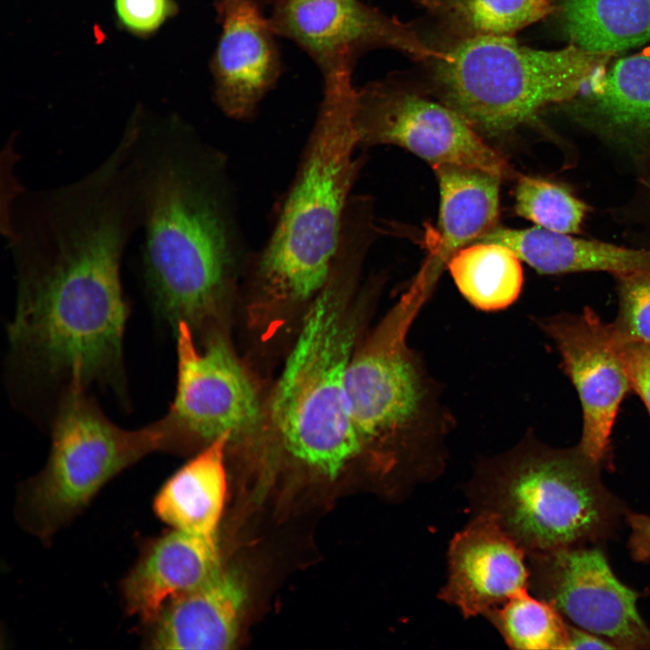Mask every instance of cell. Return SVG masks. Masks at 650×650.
Masks as SVG:
<instances>
[{
  "label": "cell",
  "instance_id": "1",
  "mask_svg": "<svg viewBox=\"0 0 650 650\" xmlns=\"http://www.w3.org/2000/svg\"><path fill=\"white\" fill-rule=\"evenodd\" d=\"M141 225L134 193L98 175L31 190L14 203L3 231L17 282L8 327L15 357L67 388L122 390L121 262Z\"/></svg>",
  "mask_w": 650,
  "mask_h": 650
},
{
  "label": "cell",
  "instance_id": "2",
  "mask_svg": "<svg viewBox=\"0 0 650 650\" xmlns=\"http://www.w3.org/2000/svg\"><path fill=\"white\" fill-rule=\"evenodd\" d=\"M128 125L143 209L142 269L154 311L200 324L253 253L238 221L224 153L177 116L138 108Z\"/></svg>",
  "mask_w": 650,
  "mask_h": 650
},
{
  "label": "cell",
  "instance_id": "3",
  "mask_svg": "<svg viewBox=\"0 0 650 650\" xmlns=\"http://www.w3.org/2000/svg\"><path fill=\"white\" fill-rule=\"evenodd\" d=\"M323 77L322 98L273 229L252 254V286L276 303L313 300L328 281L361 167L351 70Z\"/></svg>",
  "mask_w": 650,
  "mask_h": 650
},
{
  "label": "cell",
  "instance_id": "4",
  "mask_svg": "<svg viewBox=\"0 0 650 650\" xmlns=\"http://www.w3.org/2000/svg\"><path fill=\"white\" fill-rule=\"evenodd\" d=\"M363 254L342 242L327 283L312 300L286 360L272 404L287 450L304 464L336 475L364 450L348 401L347 370L356 337L348 312Z\"/></svg>",
  "mask_w": 650,
  "mask_h": 650
},
{
  "label": "cell",
  "instance_id": "5",
  "mask_svg": "<svg viewBox=\"0 0 650 650\" xmlns=\"http://www.w3.org/2000/svg\"><path fill=\"white\" fill-rule=\"evenodd\" d=\"M600 464L579 446L533 443L483 467L470 496L526 554L590 545L614 534L627 513L603 484Z\"/></svg>",
  "mask_w": 650,
  "mask_h": 650
},
{
  "label": "cell",
  "instance_id": "6",
  "mask_svg": "<svg viewBox=\"0 0 650 650\" xmlns=\"http://www.w3.org/2000/svg\"><path fill=\"white\" fill-rule=\"evenodd\" d=\"M614 54L576 45L532 49L513 37L455 39L429 60L445 104L489 135L510 131L545 107L570 102Z\"/></svg>",
  "mask_w": 650,
  "mask_h": 650
},
{
  "label": "cell",
  "instance_id": "7",
  "mask_svg": "<svg viewBox=\"0 0 650 650\" xmlns=\"http://www.w3.org/2000/svg\"><path fill=\"white\" fill-rule=\"evenodd\" d=\"M166 448L161 420L138 430L112 422L82 387H70L53 420L43 469L20 491L17 515L23 527L49 540L77 516L117 473Z\"/></svg>",
  "mask_w": 650,
  "mask_h": 650
},
{
  "label": "cell",
  "instance_id": "8",
  "mask_svg": "<svg viewBox=\"0 0 650 650\" xmlns=\"http://www.w3.org/2000/svg\"><path fill=\"white\" fill-rule=\"evenodd\" d=\"M432 285L418 274L368 339L353 351L348 366L347 389L356 428L364 447L381 451L388 468L398 465L396 448L400 451L423 398L406 336Z\"/></svg>",
  "mask_w": 650,
  "mask_h": 650
},
{
  "label": "cell",
  "instance_id": "9",
  "mask_svg": "<svg viewBox=\"0 0 650 650\" xmlns=\"http://www.w3.org/2000/svg\"><path fill=\"white\" fill-rule=\"evenodd\" d=\"M355 125L358 145L394 144L432 166L473 168L501 179L512 175L506 158L461 114L392 81L357 88Z\"/></svg>",
  "mask_w": 650,
  "mask_h": 650
},
{
  "label": "cell",
  "instance_id": "10",
  "mask_svg": "<svg viewBox=\"0 0 650 650\" xmlns=\"http://www.w3.org/2000/svg\"><path fill=\"white\" fill-rule=\"evenodd\" d=\"M178 372L174 400L162 418L167 450L190 441L250 433L260 422L257 395L244 368L222 339L203 349L185 322L175 327Z\"/></svg>",
  "mask_w": 650,
  "mask_h": 650
},
{
  "label": "cell",
  "instance_id": "11",
  "mask_svg": "<svg viewBox=\"0 0 650 650\" xmlns=\"http://www.w3.org/2000/svg\"><path fill=\"white\" fill-rule=\"evenodd\" d=\"M534 590L576 627L617 649H650V629L637 609L639 594L613 572L599 546L528 553Z\"/></svg>",
  "mask_w": 650,
  "mask_h": 650
},
{
  "label": "cell",
  "instance_id": "12",
  "mask_svg": "<svg viewBox=\"0 0 650 650\" xmlns=\"http://www.w3.org/2000/svg\"><path fill=\"white\" fill-rule=\"evenodd\" d=\"M538 324L554 342L580 401L582 431L578 446L601 463L608 453L620 404L632 390L622 342L611 323L589 307L579 314L541 319Z\"/></svg>",
  "mask_w": 650,
  "mask_h": 650
},
{
  "label": "cell",
  "instance_id": "13",
  "mask_svg": "<svg viewBox=\"0 0 650 650\" xmlns=\"http://www.w3.org/2000/svg\"><path fill=\"white\" fill-rule=\"evenodd\" d=\"M269 23L276 34L301 47L321 74L353 68L363 51L390 47L419 60L435 49L415 31L360 0H272Z\"/></svg>",
  "mask_w": 650,
  "mask_h": 650
},
{
  "label": "cell",
  "instance_id": "14",
  "mask_svg": "<svg viewBox=\"0 0 650 650\" xmlns=\"http://www.w3.org/2000/svg\"><path fill=\"white\" fill-rule=\"evenodd\" d=\"M215 4L221 32L210 61L214 98L227 116L246 120L280 76L276 34L253 0Z\"/></svg>",
  "mask_w": 650,
  "mask_h": 650
},
{
  "label": "cell",
  "instance_id": "15",
  "mask_svg": "<svg viewBox=\"0 0 650 650\" xmlns=\"http://www.w3.org/2000/svg\"><path fill=\"white\" fill-rule=\"evenodd\" d=\"M525 553L494 514L479 512L450 543L441 599L466 618L488 616L526 590L530 572Z\"/></svg>",
  "mask_w": 650,
  "mask_h": 650
},
{
  "label": "cell",
  "instance_id": "16",
  "mask_svg": "<svg viewBox=\"0 0 650 650\" xmlns=\"http://www.w3.org/2000/svg\"><path fill=\"white\" fill-rule=\"evenodd\" d=\"M222 573L218 537L172 529L149 541L121 584L125 610L145 624L172 599Z\"/></svg>",
  "mask_w": 650,
  "mask_h": 650
},
{
  "label": "cell",
  "instance_id": "17",
  "mask_svg": "<svg viewBox=\"0 0 650 650\" xmlns=\"http://www.w3.org/2000/svg\"><path fill=\"white\" fill-rule=\"evenodd\" d=\"M245 591L222 571L207 584L170 599L147 623L154 649H229L236 642Z\"/></svg>",
  "mask_w": 650,
  "mask_h": 650
},
{
  "label": "cell",
  "instance_id": "18",
  "mask_svg": "<svg viewBox=\"0 0 650 650\" xmlns=\"http://www.w3.org/2000/svg\"><path fill=\"white\" fill-rule=\"evenodd\" d=\"M440 190L438 229L428 244L427 264L441 272L460 248L496 228L500 177L473 168L432 166Z\"/></svg>",
  "mask_w": 650,
  "mask_h": 650
},
{
  "label": "cell",
  "instance_id": "19",
  "mask_svg": "<svg viewBox=\"0 0 650 650\" xmlns=\"http://www.w3.org/2000/svg\"><path fill=\"white\" fill-rule=\"evenodd\" d=\"M478 241L508 246L544 274L598 271L618 277L650 269V250L583 239L538 226L523 229L496 227Z\"/></svg>",
  "mask_w": 650,
  "mask_h": 650
},
{
  "label": "cell",
  "instance_id": "20",
  "mask_svg": "<svg viewBox=\"0 0 650 650\" xmlns=\"http://www.w3.org/2000/svg\"><path fill=\"white\" fill-rule=\"evenodd\" d=\"M588 86L570 101L582 122L627 141L650 135V56L618 60Z\"/></svg>",
  "mask_w": 650,
  "mask_h": 650
},
{
  "label": "cell",
  "instance_id": "21",
  "mask_svg": "<svg viewBox=\"0 0 650 650\" xmlns=\"http://www.w3.org/2000/svg\"><path fill=\"white\" fill-rule=\"evenodd\" d=\"M229 434L208 445L175 472L153 501L158 517L175 529L218 537L226 497L224 451Z\"/></svg>",
  "mask_w": 650,
  "mask_h": 650
},
{
  "label": "cell",
  "instance_id": "22",
  "mask_svg": "<svg viewBox=\"0 0 650 650\" xmlns=\"http://www.w3.org/2000/svg\"><path fill=\"white\" fill-rule=\"evenodd\" d=\"M554 2L570 44L615 54L650 40V0Z\"/></svg>",
  "mask_w": 650,
  "mask_h": 650
},
{
  "label": "cell",
  "instance_id": "23",
  "mask_svg": "<svg viewBox=\"0 0 650 650\" xmlns=\"http://www.w3.org/2000/svg\"><path fill=\"white\" fill-rule=\"evenodd\" d=\"M447 266L460 293L478 310L506 309L521 292V259L505 245L478 241L453 254Z\"/></svg>",
  "mask_w": 650,
  "mask_h": 650
},
{
  "label": "cell",
  "instance_id": "24",
  "mask_svg": "<svg viewBox=\"0 0 650 650\" xmlns=\"http://www.w3.org/2000/svg\"><path fill=\"white\" fill-rule=\"evenodd\" d=\"M455 39L513 35L555 11L554 0H416Z\"/></svg>",
  "mask_w": 650,
  "mask_h": 650
},
{
  "label": "cell",
  "instance_id": "25",
  "mask_svg": "<svg viewBox=\"0 0 650 650\" xmlns=\"http://www.w3.org/2000/svg\"><path fill=\"white\" fill-rule=\"evenodd\" d=\"M488 617L512 648L562 650L567 648L568 624L547 601L522 591Z\"/></svg>",
  "mask_w": 650,
  "mask_h": 650
},
{
  "label": "cell",
  "instance_id": "26",
  "mask_svg": "<svg viewBox=\"0 0 650 650\" xmlns=\"http://www.w3.org/2000/svg\"><path fill=\"white\" fill-rule=\"evenodd\" d=\"M515 210L540 228L573 235L580 232L588 208L561 183L521 175L515 189Z\"/></svg>",
  "mask_w": 650,
  "mask_h": 650
},
{
  "label": "cell",
  "instance_id": "27",
  "mask_svg": "<svg viewBox=\"0 0 650 650\" xmlns=\"http://www.w3.org/2000/svg\"><path fill=\"white\" fill-rule=\"evenodd\" d=\"M618 311L611 326L622 343L650 345V269L616 277Z\"/></svg>",
  "mask_w": 650,
  "mask_h": 650
},
{
  "label": "cell",
  "instance_id": "28",
  "mask_svg": "<svg viewBox=\"0 0 650 650\" xmlns=\"http://www.w3.org/2000/svg\"><path fill=\"white\" fill-rule=\"evenodd\" d=\"M116 19L137 37L154 34L177 12L174 0H113Z\"/></svg>",
  "mask_w": 650,
  "mask_h": 650
},
{
  "label": "cell",
  "instance_id": "29",
  "mask_svg": "<svg viewBox=\"0 0 650 650\" xmlns=\"http://www.w3.org/2000/svg\"><path fill=\"white\" fill-rule=\"evenodd\" d=\"M632 390L650 413V345L622 343Z\"/></svg>",
  "mask_w": 650,
  "mask_h": 650
},
{
  "label": "cell",
  "instance_id": "30",
  "mask_svg": "<svg viewBox=\"0 0 650 650\" xmlns=\"http://www.w3.org/2000/svg\"><path fill=\"white\" fill-rule=\"evenodd\" d=\"M625 520L630 527L631 557L638 562H650V515L627 512Z\"/></svg>",
  "mask_w": 650,
  "mask_h": 650
},
{
  "label": "cell",
  "instance_id": "31",
  "mask_svg": "<svg viewBox=\"0 0 650 650\" xmlns=\"http://www.w3.org/2000/svg\"><path fill=\"white\" fill-rule=\"evenodd\" d=\"M566 649H617V647L598 635L568 624Z\"/></svg>",
  "mask_w": 650,
  "mask_h": 650
},
{
  "label": "cell",
  "instance_id": "32",
  "mask_svg": "<svg viewBox=\"0 0 650 650\" xmlns=\"http://www.w3.org/2000/svg\"><path fill=\"white\" fill-rule=\"evenodd\" d=\"M255 3H256L260 7H265L266 5H270L272 0H253Z\"/></svg>",
  "mask_w": 650,
  "mask_h": 650
},
{
  "label": "cell",
  "instance_id": "33",
  "mask_svg": "<svg viewBox=\"0 0 650 650\" xmlns=\"http://www.w3.org/2000/svg\"><path fill=\"white\" fill-rule=\"evenodd\" d=\"M647 181L650 183V173L648 175Z\"/></svg>",
  "mask_w": 650,
  "mask_h": 650
}]
</instances>
